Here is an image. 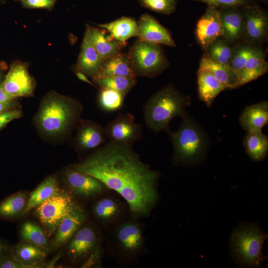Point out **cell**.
<instances>
[{"label": "cell", "mask_w": 268, "mask_h": 268, "mask_svg": "<svg viewBox=\"0 0 268 268\" xmlns=\"http://www.w3.org/2000/svg\"><path fill=\"white\" fill-rule=\"evenodd\" d=\"M72 168L117 192L137 215L147 214L157 201L159 174L140 160L132 146L109 142Z\"/></svg>", "instance_id": "6da1fadb"}, {"label": "cell", "mask_w": 268, "mask_h": 268, "mask_svg": "<svg viewBox=\"0 0 268 268\" xmlns=\"http://www.w3.org/2000/svg\"><path fill=\"white\" fill-rule=\"evenodd\" d=\"M82 111V105L77 100L51 91L43 98L35 123L46 136H65L76 128Z\"/></svg>", "instance_id": "7a4b0ae2"}, {"label": "cell", "mask_w": 268, "mask_h": 268, "mask_svg": "<svg viewBox=\"0 0 268 268\" xmlns=\"http://www.w3.org/2000/svg\"><path fill=\"white\" fill-rule=\"evenodd\" d=\"M190 98L179 91L172 84L151 96L143 108L144 121L147 127L155 133L168 132L169 123L176 117L184 118Z\"/></svg>", "instance_id": "3957f363"}, {"label": "cell", "mask_w": 268, "mask_h": 268, "mask_svg": "<svg viewBox=\"0 0 268 268\" xmlns=\"http://www.w3.org/2000/svg\"><path fill=\"white\" fill-rule=\"evenodd\" d=\"M169 133L173 146L172 159L179 165L190 168L203 163L206 159L209 147L207 135L190 116L182 118L175 132Z\"/></svg>", "instance_id": "277c9868"}, {"label": "cell", "mask_w": 268, "mask_h": 268, "mask_svg": "<svg viewBox=\"0 0 268 268\" xmlns=\"http://www.w3.org/2000/svg\"><path fill=\"white\" fill-rule=\"evenodd\" d=\"M268 235L255 223H240L231 232L230 238L232 258L241 268H260L268 258L263 253Z\"/></svg>", "instance_id": "5b68a950"}, {"label": "cell", "mask_w": 268, "mask_h": 268, "mask_svg": "<svg viewBox=\"0 0 268 268\" xmlns=\"http://www.w3.org/2000/svg\"><path fill=\"white\" fill-rule=\"evenodd\" d=\"M128 55L136 76L155 77L170 65L159 45L139 39L132 45Z\"/></svg>", "instance_id": "8992f818"}, {"label": "cell", "mask_w": 268, "mask_h": 268, "mask_svg": "<svg viewBox=\"0 0 268 268\" xmlns=\"http://www.w3.org/2000/svg\"><path fill=\"white\" fill-rule=\"evenodd\" d=\"M77 205L71 196L59 191L36 207L35 213L44 227L47 235L55 233L61 221Z\"/></svg>", "instance_id": "52a82bcc"}, {"label": "cell", "mask_w": 268, "mask_h": 268, "mask_svg": "<svg viewBox=\"0 0 268 268\" xmlns=\"http://www.w3.org/2000/svg\"><path fill=\"white\" fill-rule=\"evenodd\" d=\"M110 142L132 146L142 138V127L135 121L131 114L119 113L104 128Z\"/></svg>", "instance_id": "ba28073f"}, {"label": "cell", "mask_w": 268, "mask_h": 268, "mask_svg": "<svg viewBox=\"0 0 268 268\" xmlns=\"http://www.w3.org/2000/svg\"><path fill=\"white\" fill-rule=\"evenodd\" d=\"M268 34L267 11L253 3L244 6L242 41L259 46L266 41Z\"/></svg>", "instance_id": "9c48e42d"}, {"label": "cell", "mask_w": 268, "mask_h": 268, "mask_svg": "<svg viewBox=\"0 0 268 268\" xmlns=\"http://www.w3.org/2000/svg\"><path fill=\"white\" fill-rule=\"evenodd\" d=\"M1 85L7 93L15 98L27 97L33 96L35 81L25 64L15 62L11 65Z\"/></svg>", "instance_id": "30bf717a"}, {"label": "cell", "mask_w": 268, "mask_h": 268, "mask_svg": "<svg viewBox=\"0 0 268 268\" xmlns=\"http://www.w3.org/2000/svg\"><path fill=\"white\" fill-rule=\"evenodd\" d=\"M195 35L197 43L204 51L217 38L222 37L218 9L207 6L204 13L197 22Z\"/></svg>", "instance_id": "8fae6325"}, {"label": "cell", "mask_w": 268, "mask_h": 268, "mask_svg": "<svg viewBox=\"0 0 268 268\" xmlns=\"http://www.w3.org/2000/svg\"><path fill=\"white\" fill-rule=\"evenodd\" d=\"M136 37L140 40L159 45L176 46L170 31L147 13L142 14L137 22Z\"/></svg>", "instance_id": "7c38bea8"}, {"label": "cell", "mask_w": 268, "mask_h": 268, "mask_svg": "<svg viewBox=\"0 0 268 268\" xmlns=\"http://www.w3.org/2000/svg\"><path fill=\"white\" fill-rule=\"evenodd\" d=\"M244 6H231L218 9L222 31L221 37L233 44L242 41Z\"/></svg>", "instance_id": "4fadbf2b"}, {"label": "cell", "mask_w": 268, "mask_h": 268, "mask_svg": "<svg viewBox=\"0 0 268 268\" xmlns=\"http://www.w3.org/2000/svg\"><path fill=\"white\" fill-rule=\"evenodd\" d=\"M76 128L75 145L78 150L95 149L106 141L104 128L97 123L81 119Z\"/></svg>", "instance_id": "5bb4252c"}, {"label": "cell", "mask_w": 268, "mask_h": 268, "mask_svg": "<svg viewBox=\"0 0 268 268\" xmlns=\"http://www.w3.org/2000/svg\"><path fill=\"white\" fill-rule=\"evenodd\" d=\"M65 181L76 195L88 197L100 193L104 186L96 178L75 170L72 167L64 172Z\"/></svg>", "instance_id": "9a60e30c"}, {"label": "cell", "mask_w": 268, "mask_h": 268, "mask_svg": "<svg viewBox=\"0 0 268 268\" xmlns=\"http://www.w3.org/2000/svg\"><path fill=\"white\" fill-rule=\"evenodd\" d=\"M103 60L93 46L86 30L76 66V71L93 79L100 71Z\"/></svg>", "instance_id": "2e32d148"}, {"label": "cell", "mask_w": 268, "mask_h": 268, "mask_svg": "<svg viewBox=\"0 0 268 268\" xmlns=\"http://www.w3.org/2000/svg\"><path fill=\"white\" fill-rule=\"evenodd\" d=\"M86 218L85 211L77 206L61 221L52 241L53 249L63 247L73 235Z\"/></svg>", "instance_id": "e0dca14e"}, {"label": "cell", "mask_w": 268, "mask_h": 268, "mask_svg": "<svg viewBox=\"0 0 268 268\" xmlns=\"http://www.w3.org/2000/svg\"><path fill=\"white\" fill-rule=\"evenodd\" d=\"M109 76L136 79L128 54L121 51L103 60L100 71L95 78Z\"/></svg>", "instance_id": "ac0fdd59"}, {"label": "cell", "mask_w": 268, "mask_h": 268, "mask_svg": "<svg viewBox=\"0 0 268 268\" xmlns=\"http://www.w3.org/2000/svg\"><path fill=\"white\" fill-rule=\"evenodd\" d=\"M242 127L247 132L262 131L268 122V103L263 101L246 106L239 119Z\"/></svg>", "instance_id": "d6986e66"}, {"label": "cell", "mask_w": 268, "mask_h": 268, "mask_svg": "<svg viewBox=\"0 0 268 268\" xmlns=\"http://www.w3.org/2000/svg\"><path fill=\"white\" fill-rule=\"evenodd\" d=\"M263 50L256 46L239 74V86H243L265 74L268 70V63Z\"/></svg>", "instance_id": "ffe728a7"}, {"label": "cell", "mask_w": 268, "mask_h": 268, "mask_svg": "<svg viewBox=\"0 0 268 268\" xmlns=\"http://www.w3.org/2000/svg\"><path fill=\"white\" fill-rule=\"evenodd\" d=\"M96 243V235L92 229L84 227L76 231L72 237L67 248V253L73 260L86 257Z\"/></svg>", "instance_id": "44dd1931"}, {"label": "cell", "mask_w": 268, "mask_h": 268, "mask_svg": "<svg viewBox=\"0 0 268 268\" xmlns=\"http://www.w3.org/2000/svg\"><path fill=\"white\" fill-rule=\"evenodd\" d=\"M199 69L208 70L226 89L239 87V76L229 66L222 65L210 59L204 53L199 64Z\"/></svg>", "instance_id": "7402d4cb"}, {"label": "cell", "mask_w": 268, "mask_h": 268, "mask_svg": "<svg viewBox=\"0 0 268 268\" xmlns=\"http://www.w3.org/2000/svg\"><path fill=\"white\" fill-rule=\"evenodd\" d=\"M86 30L93 46L103 60L121 52L126 45V42L118 41L106 36V31L101 28L87 26Z\"/></svg>", "instance_id": "603a6c76"}, {"label": "cell", "mask_w": 268, "mask_h": 268, "mask_svg": "<svg viewBox=\"0 0 268 268\" xmlns=\"http://www.w3.org/2000/svg\"><path fill=\"white\" fill-rule=\"evenodd\" d=\"M197 83L199 98L207 107H210L216 96L226 89L209 71L204 69L198 70Z\"/></svg>", "instance_id": "cb8c5ba5"}, {"label": "cell", "mask_w": 268, "mask_h": 268, "mask_svg": "<svg viewBox=\"0 0 268 268\" xmlns=\"http://www.w3.org/2000/svg\"><path fill=\"white\" fill-rule=\"evenodd\" d=\"M10 252L26 268L39 267L46 257L45 250L25 241L17 244L10 249Z\"/></svg>", "instance_id": "d4e9b609"}, {"label": "cell", "mask_w": 268, "mask_h": 268, "mask_svg": "<svg viewBox=\"0 0 268 268\" xmlns=\"http://www.w3.org/2000/svg\"><path fill=\"white\" fill-rule=\"evenodd\" d=\"M98 26L107 31L113 39L120 42H126L137 35V22L129 17L123 16Z\"/></svg>", "instance_id": "484cf974"}, {"label": "cell", "mask_w": 268, "mask_h": 268, "mask_svg": "<svg viewBox=\"0 0 268 268\" xmlns=\"http://www.w3.org/2000/svg\"><path fill=\"white\" fill-rule=\"evenodd\" d=\"M243 144L249 157L255 162L265 159L268 153V138L262 131L247 132Z\"/></svg>", "instance_id": "4316f807"}, {"label": "cell", "mask_w": 268, "mask_h": 268, "mask_svg": "<svg viewBox=\"0 0 268 268\" xmlns=\"http://www.w3.org/2000/svg\"><path fill=\"white\" fill-rule=\"evenodd\" d=\"M59 190L57 177L54 175L48 176L30 194L28 198L25 213L37 207L58 193Z\"/></svg>", "instance_id": "83f0119b"}, {"label": "cell", "mask_w": 268, "mask_h": 268, "mask_svg": "<svg viewBox=\"0 0 268 268\" xmlns=\"http://www.w3.org/2000/svg\"><path fill=\"white\" fill-rule=\"evenodd\" d=\"M28 200L25 192L14 193L0 202V218L13 219L24 213Z\"/></svg>", "instance_id": "f1b7e54d"}, {"label": "cell", "mask_w": 268, "mask_h": 268, "mask_svg": "<svg viewBox=\"0 0 268 268\" xmlns=\"http://www.w3.org/2000/svg\"><path fill=\"white\" fill-rule=\"evenodd\" d=\"M234 44L220 37L212 43L204 51L212 60L222 65L229 66Z\"/></svg>", "instance_id": "f546056e"}, {"label": "cell", "mask_w": 268, "mask_h": 268, "mask_svg": "<svg viewBox=\"0 0 268 268\" xmlns=\"http://www.w3.org/2000/svg\"><path fill=\"white\" fill-rule=\"evenodd\" d=\"M118 239L121 245L129 251L139 249L142 243V236L139 227L133 223L121 226L118 232Z\"/></svg>", "instance_id": "4dcf8cb0"}, {"label": "cell", "mask_w": 268, "mask_h": 268, "mask_svg": "<svg viewBox=\"0 0 268 268\" xmlns=\"http://www.w3.org/2000/svg\"><path fill=\"white\" fill-rule=\"evenodd\" d=\"M20 234L24 241L34 244L45 251L49 247L47 234L35 222H25L21 227Z\"/></svg>", "instance_id": "1f68e13d"}, {"label": "cell", "mask_w": 268, "mask_h": 268, "mask_svg": "<svg viewBox=\"0 0 268 268\" xmlns=\"http://www.w3.org/2000/svg\"><path fill=\"white\" fill-rule=\"evenodd\" d=\"M100 88L113 89L127 95L135 86L136 79L120 76H109L93 79Z\"/></svg>", "instance_id": "d6a6232c"}, {"label": "cell", "mask_w": 268, "mask_h": 268, "mask_svg": "<svg viewBox=\"0 0 268 268\" xmlns=\"http://www.w3.org/2000/svg\"><path fill=\"white\" fill-rule=\"evenodd\" d=\"M126 96L125 94L113 89L100 88L98 102L103 111L115 112L123 107Z\"/></svg>", "instance_id": "836d02e7"}, {"label": "cell", "mask_w": 268, "mask_h": 268, "mask_svg": "<svg viewBox=\"0 0 268 268\" xmlns=\"http://www.w3.org/2000/svg\"><path fill=\"white\" fill-rule=\"evenodd\" d=\"M255 46L243 41L234 44L229 66L238 73L239 76Z\"/></svg>", "instance_id": "e575fe53"}, {"label": "cell", "mask_w": 268, "mask_h": 268, "mask_svg": "<svg viewBox=\"0 0 268 268\" xmlns=\"http://www.w3.org/2000/svg\"><path fill=\"white\" fill-rule=\"evenodd\" d=\"M140 5L152 11L170 15L177 8L176 0H137Z\"/></svg>", "instance_id": "d590c367"}, {"label": "cell", "mask_w": 268, "mask_h": 268, "mask_svg": "<svg viewBox=\"0 0 268 268\" xmlns=\"http://www.w3.org/2000/svg\"><path fill=\"white\" fill-rule=\"evenodd\" d=\"M94 211L98 217L107 220L111 218L116 214L118 207L114 201L110 199L104 198L96 203Z\"/></svg>", "instance_id": "8d00e7d4"}, {"label": "cell", "mask_w": 268, "mask_h": 268, "mask_svg": "<svg viewBox=\"0 0 268 268\" xmlns=\"http://www.w3.org/2000/svg\"><path fill=\"white\" fill-rule=\"evenodd\" d=\"M205 3L217 9L231 6H244L252 4L251 0H192Z\"/></svg>", "instance_id": "74e56055"}, {"label": "cell", "mask_w": 268, "mask_h": 268, "mask_svg": "<svg viewBox=\"0 0 268 268\" xmlns=\"http://www.w3.org/2000/svg\"><path fill=\"white\" fill-rule=\"evenodd\" d=\"M23 115L21 110L11 109L0 113V130L4 128L11 121L21 118Z\"/></svg>", "instance_id": "f35d334b"}, {"label": "cell", "mask_w": 268, "mask_h": 268, "mask_svg": "<svg viewBox=\"0 0 268 268\" xmlns=\"http://www.w3.org/2000/svg\"><path fill=\"white\" fill-rule=\"evenodd\" d=\"M57 0H22L24 6L30 8H52Z\"/></svg>", "instance_id": "ab89813d"}, {"label": "cell", "mask_w": 268, "mask_h": 268, "mask_svg": "<svg viewBox=\"0 0 268 268\" xmlns=\"http://www.w3.org/2000/svg\"><path fill=\"white\" fill-rule=\"evenodd\" d=\"M25 266L17 260L11 252L0 261V268H25Z\"/></svg>", "instance_id": "60d3db41"}, {"label": "cell", "mask_w": 268, "mask_h": 268, "mask_svg": "<svg viewBox=\"0 0 268 268\" xmlns=\"http://www.w3.org/2000/svg\"><path fill=\"white\" fill-rule=\"evenodd\" d=\"M18 102L15 99L11 100L0 103V113L4 111L16 108L18 106Z\"/></svg>", "instance_id": "b9f144b4"}, {"label": "cell", "mask_w": 268, "mask_h": 268, "mask_svg": "<svg viewBox=\"0 0 268 268\" xmlns=\"http://www.w3.org/2000/svg\"><path fill=\"white\" fill-rule=\"evenodd\" d=\"M10 252L9 246L4 242L0 240V261Z\"/></svg>", "instance_id": "7bdbcfd3"}, {"label": "cell", "mask_w": 268, "mask_h": 268, "mask_svg": "<svg viewBox=\"0 0 268 268\" xmlns=\"http://www.w3.org/2000/svg\"><path fill=\"white\" fill-rule=\"evenodd\" d=\"M16 99L7 93L3 88L1 83L0 85V103H4Z\"/></svg>", "instance_id": "ee69618b"}, {"label": "cell", "mask_w": 268, "mask_h": 268, "mask_svg": "<svg viewBox=\"0 0 268 268\" xmlns=\"http://www.w3.org/2000/svg\"><path fill=\"white\" fill-rule=\"evenodd\" d=\"M76 75L79 79L90 84L96 87L95 85L88 79L87 76L83 73L79 71H76Z\"/></svg>", "instance_id": "f6af8a7d"}, {"label": "cell", "mask_w": 268, "mask_h": 268, "mask_svg": "<svg viewBox=\"0 0 268 268\" xmlns=\"http://www.w3.org/2000/svg\"><path fill=\"white\" fill-rule=\"evenodd\" d=\"M3 73H2V69L0 67V85L1 84V83H2V82L3 80Z\"/></svg>", "instance_id": "bcb514c9"}, {"label": "cell", "mask_w": 268, "mask_h": 268, "mask_svg": "<svg viewBox=\"0 0 268 268\" xmlns=\"http://www.w3.org/2000/svg\"><path fill=\"white\" fill-rule=\"evenodd\" d=\"M257 0L261 2L264 3H267L268 2V0Z\"/></svg>", "instance_id": "7dc6e473"}, {"label": "cell", "mask_w": 268, "mask_h": 268, "mask_svg": "<svg viewBox=\"0 0 268 268\" xmlns=\"http://www.w3.org/2000/svg\"></svg>", "instance_id": "c3c4849f"}, {"label": "cell", "mask_w": 268, "mask_h": 268, "mask_svg": "<svg viewBox=\"0 0 268 268\" xmlns=\"http://www.w3.org/2000/svg\"><path fill=\"white\" fill-rule=\"evenodd\" d=\"M1 0H0V1H1Z\"/></svg>", "instance_id": "681fc988"}]
</instances>
